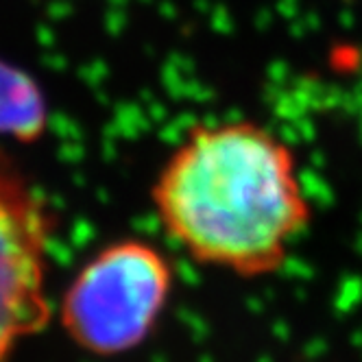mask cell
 I'll return each mask as SVG.
<instances>
[{
    "instance_id": "cell-1",
    "label": "cell",
    "mask_w": 362,
    "mask_h": 362,
    "mask_svg": "<svg viewBox=\"0 0 362 362\" xmlns=\"http://www.w3.org/2000/svg\"><path fill=\"white\" fill-rule=\"evenodd\" d=\"M151 203L190 260L240 279L279 273L313 223L295 151L247 118L192 124L158 170Z\"/></svg>"
},
{
    "instance_id": "cell-2",
    "label": "cell",
    "mask_w": 362,
    "mask_h": 362,
    "mask_svg": "<svg viewBox=\"0 0 362 362\" xmlns=\"http://www.w3.org/2000/svg\"><path fill=\"white\" fill-rule=\"evenodd\" d=\"M175 288L170 257L151 240L120 238L74 273L57 319L74 347L96 358L132 354L158 327Z\"/></svg>"
},
{
    "instance_id": "cell-3",
    "label": "cell",
    "mask_w": 362,
    "mask_h": 362,
    "mask_svg": "<svg viewBox=\"0 0 362 362\" xmlns=\"http://www.w3.org/2000/svg\"><path fill=\"white\" fill-rule=\"evenodd\" d=\"M57 221L48 199L0 146V362H11L53 319L48 267Z\"/></svg>"
},
{
    "instance_id": "cell-4",
    "label": "cell",
    "mask_w": 362,
    "mask_h": 362,
    "mask_svg": "<svg viewBox=\"0 0 362 362\" xmlns=\"http://www.w3.org/2000/svg\"><path fill=\"white\" fill-rule=\"evenodd\" d=\"M48 132V103L29 72L0 59V138L33 144Z\"/></svg>"
}]
</instances>
